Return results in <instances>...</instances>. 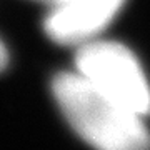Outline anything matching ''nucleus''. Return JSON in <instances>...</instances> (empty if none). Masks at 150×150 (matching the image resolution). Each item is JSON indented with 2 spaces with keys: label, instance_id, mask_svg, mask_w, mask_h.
<instances>
[{
  "label": "nucleus",
  "instance_id": "obj_1",
  "mask_svg": "<svg viewBox=\"0 0 150 150\" xmlns=\"http://www.w3.org/2000/svg\"><path fill=\"white\" fill-rule=\"evenodd\" d=\"M52 92L72 129L95 150H150L145 117L105 95L82 75H57Z\"/></svg>",
  "mask_w": 150,
  "mask_h": 150
},
{
  "label": "nucleus",
  "instance_id": "obj_2",
  "mask_svg": "<svg viewBox=\"0 0 150 150\" xmlns=\"http://www.w3.org/2000/svg\"><path fill=\"white\" fill-rule=\"evenodd\" d=\"M77 74L123 107L142 117L150 115V83L139 60L117 42L90 40L75 54Z\"/></svg>",
  "mask_w": 150,
  "mask_h": 150
},
{
  "label": "nucleus",
  "instance_id": "obj_3",
  "mask_svg": "<svg viewBox=\"0 0 150 150\" xmlns=\"http://www.w3.org/2000/svg\"><path fill=\"white\" fill-rule=\"evenodd\" d=\"M125 0H75L45 17V32L60 45L79 47L95 37L115 18Z\"/></svg>",
  "mask_w": 150,
  "mask_h": 150
},
{
  "label": "nucleus",
  "instance_id": "obj_4",
  "mask_svg": "<svg viewBox=\"0 0 150 150\" xmlns=\"http://www.w3.org/2000/svg\"><path fill=\"white\" fill-rule=\"evenodd\" d=\"M35 2H40L43 5L50 7V8H59V7H64L67 4H72L75 0H35Z\"/></svg>",
  "mask_w": 150,
  "mask_h": 150
},
{
  "label": "nucleus",
  "instance_id": "obj_5",
  "mask_svg": "<svg viewBox=\"0 0 150 150\" xmlns=\"http://www.w3.org/2000/svg\"><path fill=\"white\" fill-rule=\"evenodd\" d=\"M7 50L5 47H4V43L0 42V70H4L5 69V65H7Z\"/></svg>",
  "mask_w": 150,
  "mask_h": 150
}]
</instances>
